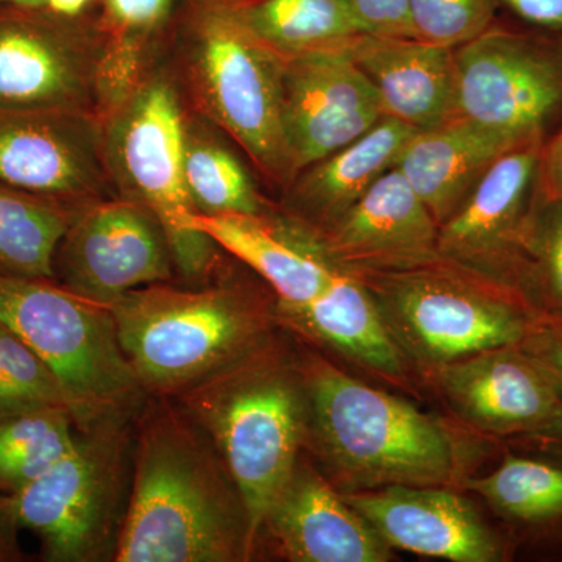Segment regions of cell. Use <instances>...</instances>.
<instances>
[{
    "instance_id": "8992f818",
    "label": "cell",
    "mask_w": 562,
    "mask_h": 562,
    "mask_svg": "<svg viewBox=\"0 0 562 562\" xmlns=\"http://www.w3.org/2000/svg\"><path fill=\"white\" fill-rule=\"evenodd\" d=\"M139 405L92 422L49 471L9 495L18 528L38 538L41 560H113L131 494Z\"/></svg>"
},
{
    "instance_id": "3957f363",
    "label": "cell",
    "mask_w": 562,
    "mask_h": 562,
    "mask_svg": "<svg viewBox=\"0 0 562 562\" xmlns=\"http://www.w3.org/2000/svg\"><path fill=\"white\" fill-rule=\"evenodd\" d=\"M173 401L209 436L238 487L255 554L262 517L305 449L308 397L299 355L272 336Z\"/></svg>"
},
{
    "instance_id": "4dcf8cb0",
    "label": "cell",
    "mask_w": 562,
    "mask_h": 562,
    "mask_svg": "<svg viewBox=\"0 0 562 562\" xmlns=\"http://www.w3.org/2000/svg\"><path fill=\"white\" fill-rule=\"evenodd\" d=\"M501 0H409L416 38L460 47L491 29Z\"/></svg>"
},
{
    "instance_id": "83f0119b",
    "label": "cell",
    "mask_w": 562,
    "mask_h": 562,
    "mask_svg": "<svg viewBox=\"0 0 562 562\" xmlns=\"http://www.w3.org/2000/svg\"><path fill=\"white\" fill-rule=\"evenodd\" d=\"M79 213L0 184V276L55 281V254Z\"/></svg>"
},
{
    "instance_id": "d6a6232c",
    "label": "cell",
    "mask_w": 562,
    "mask_h": 562,
    "mask_svg": "<svg viewBox=\"0 0 562 562\" xmlns=\"http://www.w3.org/2000/svg\"><path fill=\"white\" fill-rule=\"evenodd\" d=\"M549 380L562 402V314L536 312L517 344Z\"/></svg>"
},
{
    "instance_id": "60d3db41",
    "label": "cell",
    "mask_w": 562,
    "mask_h": 562,
    "mask_svg": "<svg viewBox=\"0 0 562 562\" xmlns=\"http://www.w3.org/2000/svg\"><path fill=\"white\" fill-rule=\"evenodd\" d=\"M0 5L25 7V9H47V0H0Z\"/></svg>"
},
{
    "instance_id": "2e32d148",
    "label": "cell",
    "mask_w": 562,
    "mask_h": 562,
    "mask_svg": "<svg viewBox=\"0 0 562 562\" xmlns=\"http://www.w3.org/2000/svg\"><path fill=\"white\" fill-rule=\"evenodd\" d=\"M387 546L453 562H502L509 543L453 486L341 492Z\"/></svg>"
},
{
    "instance_id": "f546056e",
    "label": "cell",
    "mask_w": 562,
    "mask_h": 562,
    "mask_svg": "<svg viewBox=\"0 0 562 562\" xmlns=\"http://www.w3.org/2000/svg\"><path fill=\"white\" fill-rule=\"evenodd\" d=\"M517 291L532 308L562 314V199L541 184L525 233Z\"/></svg>"
},
{
    "instance_id": "f35d334b",
    "label": "cell",
    "mask_w": 562,
    "mask_h": 562,
    "mask_svg": "<svg viewBox=\"0 0 562 562\" xmlns=\"http://www.w3.org/2000/svg\"><path fill=\"white\" fill-rule=\"evenodd\" d=\"M20 531L11 513L9 495L0 494V562L22 560L18 543Z\"/></svg>"
},
{
    "instance_id": "277c9868",
    "label": "cell",
    "mask_w": 562,
    "mask_h": 562,
    "mask_svg": "<svg viewBox=\"0 0 562 562\" xmlns=\"http://www.w3.org/2000/svg\"><path fill=\"white\" fill-rule=\"evenodd\" d=\"M144 394L173 398L257 349L279 324L269 301L235 281L201 290L150 284L110 306Z\"/></svg>"
},
{
    "instance_id": "9c48e42d",
    "label": "cell",
    "mask_w": 562,
    "mask_h": 562,
    "mask_svg": "<svg viewBox=\"0 0 562 562\" xmlns=\"http://www.w3.org/2000/svg\"><path fill=\"white\" fill-rule=\"evenodd\" d=\"M284 58L246 27L235 3L199 22L191 72L203 109L271 180L291 181L281 124Z\"/></svg>"
},
{
    "instance_id": "cb8c5ba5",
    "label": "cell",
    "mask_w": 562,
    "mask_h": 562,
    "mask_svg": "<svg viewBox=\"0 0 562 562\" xmlns=\"http://www.w3.org/2000/svg\"><path fill=\"white\" fill-rule=\"evenodd\" d=\"M283 327L324 344L376 375L403 380L412 369L357 277L342 269L319 297L299 308L276 306Z\"/></svg>"
},
{
    "instance_id": "ab89813d",
    "label": "cell",
    "mask_w": 562,
    "mask_h": 562,
    "mask_svg": "<svg viewBox=\"0 0 562 562\" xmlns=\"http://www.w3.org/2000/svg\"><path fill=\"white\" fill-rule=\"evenodd\" d=\"M18 405H29L27 402L21 401L14 391L11 390L7 380L3 379V373L0 371V406H18ZM35 405V403H32Z\"/></svg>"
},
{
    "instance_id": "7a4b0ae2",
    "label": "cell",
    "mask_w": 562,
    "mask_h": 562,
    "mask_svg": "<svg viewBox=\"0 0 562 562\" xmlns=\"http://www.w3.org/2000/svg\"><path fill=\"white\" fill-rule=\"evenodd\" d=\"M312 450L339 492L461 486L462 452L443 422L353 379L321 355H299Z\"/></svg>"
},
{
    "instance_id": "7c38bea8",
    "label": "cell",
    "mask_w": 562,
    "mask_h": 562,
    "mask_svg": "<svg viewBox=\"0 0 562 562\" xmlns=\"http://www.w3.org/2000/svg\"><path fill=\"white\" fill-rule=\"evenodd\" d=\"M165 228L138 203L98 202L77 214L55 254V281L110 306L124 295L172 279Z\"/></svg>"
},
{
    "instance_id": "484cf974",
    "label": "cell",
    "mask_w": 562,
    "mask_h": 562,
    "mask_svg": "<svg viewBox=\"0 0 562 562\" xmlns=\"http://www.w3.org/2000/svg\"><path fill=\"white\" fill-rule=\"evenodd\" d=\"M235 5L246 27L283 58L349 49L369 35L347 0H249Z\"/></svg>"
},
{
    "instance_id": "44dd1931",
    "label": "cell",
    "mask_w": 562,
    "mask_h": 562,
    "mask_svg": "<svg viewBox=\"0 0 562 562\" xmlns=\"http://www.w3.org/2000/svg\"><path fill=\"white\" fill-rule=\"evenodd\" d=\"M349 54L379 92L386 116L416 131L457 116V47L364 35Z\"/></svg>"
},
{
    "instance_id": "ba28073f",
    "label": "cell",
    "mask_w": 562,
    "mask_h": 562,
    "mask_svg": "<svg viewBox=\"0 0 562 562\" xmlns=\"http://www.w3.org/2000/svg\"><path fill=\"white\" fill-rule=\"evenodd\" d=\"M103 135L106 169L122 199L157 217L184 279H206L217 246L192 224L198 211L184 188V122L172 85L154 79L128 92Z\"/></svg>"
},
{
    "instance_id": "9a60e30c",
    "label": "cell",
    "mask_w": 562,
    "mask_h": 562,
    "mask_svg": "<svg viewBox=\"0 0 562 562\" xmlns=\"http://www.w3.org/2000/svg\"><path fill=\"white\" fill-rule=\"evenodd\" d=\"M57 18L0 5V109L90 113L103 60Z\"/></svg>"
},
{
    "instance_id": "30bf717a",
    "label": "cell",
    "mask_w": 562,
    "mask_h": 562,
    "mask_svg": "<svg viewBox=\"0 0 562 562\" xmlns=\"http://www.w3.org/2000/svg\"><path fill=\"white\" fill-rule=\"evenodd\" d=\"M457 116L546 136L562 116V40L494 24L457 47Z\"/></svg>"
},
{
    "instance_id": "d4e9b609",
    "label": "cell",
    "mask_w": 562,
    "mask_h": 562,
    "mask_svg": "<svg viewBox=\"0 0 562 562\" xmlns=\"http://www.w3.org/2000/svg\"><path fill=\"white\" fill-rule=\"evenodd\" d=\"M525 546L562 557V464L508 453L495 471L462 480Z\"/></svg>"
},
{
    "instance_id": "4fadbf2b",
    "label": "cell",
    "mask_w": 562,
    "mask_h": 562,
    "mask_svg": "<svg viewBox=\"0 0 562 562\" xmlns=\"http://www.w3.org/2000/svg\"><path fill=\"white\" fill-rule=\"evenodd\" d=\"M103 138L91 113L0 109V184L88 209L109 184Z\"/></svg>"
},
{
    "instance_id": "ffe728a7",
    "label": "cell",
    "mask_w": 562,
    "mask_h": 562,
    "mask_svg": "<svg viewBox=\"0 0 562 562\" xmlns=\"http://www.w3.org/2000/svg\"><path fill=\"white\" fill-rule=\"evenodd\" d=\"M192 224L257 273L271 288L279 308L313 302L344 269L316 232L288 214L195 213Z\"/></svg>"
},
{
    "instance_id": "5b68a950",
    "label": "cell",
    "mask_w": 562,
    "mask_h": 562,
    "mask_svg": "<svg viewBox=\"0 0 562 562\" xmlns=\"http://www.w3.org/2000/svg\"><path fill=\"white\" fill-rule=\"evenodd\" d=\"M350 273L371 294L412 368L424 372L517 346L539 312L512 288L442 258L394 271Z\"/></svg>"
},
{
    "instance_id": "5bb4252c",
    "label": "cell",
    "mask_w": 562,
    "mask_h": 562,
    "mask_svg": "<svg viewBox=\"0 0 562 562\" xmlns=\"http://www.w3.org/2000/svg\"><path fill=\"white\" fill-rule=\"evenodd\" d=\"M386 116L349 49L284 58L281 124L291 180L372 131Z\"/></svg>"
},
{
    "instance_id": "4316f807",
    "label": "cell",
    "mask_w": 562,
    "mask_h": 562,
    "mask_svg": "<svg viewBox=\"0 0 562 562\" xmlns=\"http://www.w3.org/2000/svg\"><path fill=\"white\" fill-rule=\"evenodd\" d=\"M79 432L68 409L0 406V494H14L40 479L69 452Z\"/></svg>"
},
{
    "instance_id": "8d00e7d4",
    "label": "cell",
    "mask_w": 562,
    "mask_h": 562,
    "mask_svg": "<svg viewBox=\"0 0 562 562\" xmlns=\"http://www.w3.org/2000/svg\"><path fill=\"white\" fill-rule=\"evenodd\" d=\"M516 441L522 443L525 449L562 464V405L546 424L528 435L519 436Z\"/></svg>"
},
{
    "instance_id": "d6986e66",
    "label": "cell",
    "mask_w": 562,
    "mask_h": 562,
    "mask_svg": "<svg viewBox=\"0 0 562 562\" xmlns=\"http://www.w3.org/2000/svg\"><path fill=\"white\" fill-rule=\"evenodd\" d=\"M438 228L431 211L394 168L317 235L346 271H394L439 260Z\"/></svg>"
},
{
    "instance_id": "8fae6325",
    "label": "cell",
    "mask_w": 562,
    "mask_h": 562,
    "mask_svg": "<svg viewBox=\"0 0 562 562\" xmlns=\"http://www.w3.org/2000/svg\"><path fill=\"white\" fill-rule=\"evenodd\" d=\"M546 140L543 135L520 140L492 162L468 198L439 224L442 260L517 291Z\"/></svg>"
},
{
    "instance_id": "f1b7e54d",
    "label": "cell",
    "mask_w": 562,
    "mask_h": 562,
    "mask_svg": "<svg viewBox=\"0 0 562 562\" xmlns=\"http://www.w3.org/2000/svg\"><path fill=\"white\" fill-rule=\"evenodd\" d=\"M183 181L198 213H266L265 202L238 157L220 140L187 124Z\"/></svg>"
},
{
    "instance_id": "1f68e13d",
    "label": "cell",
    "mask_w": 562,
    "mask_h": 562,
    "mask_svg": "<svg viewBox=\"0 0 562 562\" xmlns=\"http://www.w3.org/2000/svg\"><path fill=\"white\" fill-rule=\"evenodd\" d=\"M0 371L21 401L58 406L72 414L68 395L49 366L3 322H0Z\"/></svg>"
},
{
    "instance_id": "74e56055",
    "label": "cell",
    "mask_w": 562,
    "mask_h": 562,
    "mask_svg": "<svg viewBox=\"0 0 562 562\" xmlns=\"http://www.w3.org/2000/svg\"><path fill=\"white\" fill-rule=\"evenodd\" d=\"M539 184L550 194L562 199V127L552 139L546 140Z\"/></svg>"
},
{
    "instance_id": "52a82bcc",
    "label": "cell",
    "mask_w": 562,
    "mask_h": 562,
    "mask_svg": "<svg viewBox=\"0 0 562 562\" xmlns=\"http://www.w3.org/2000/svg\"><path fill=\"white\" fill-rule=\"evenodd\" d=\"M0 322L49 366L79 430L105 414L139 405L144 391L121 349L109 306L54 280L0 276Z\"/></svg>"
},
{
    "instance_id": "d590c367",
    "label": "cell",
    "mask_w": 562,
    "mask_h": 562,
    "mask_svg": "<svg viewBox=\"0 0 562 562\" xmlns=\"http://www.w3.org/2000/svg\"><path fill=\"white\" fill-rule=\"evenodd\" d=\"M113 20L125 31L144 32L165 18L171 0H106Z\"/></svg>"
},
{
    "instance_id": "603a6c76",
    "label": "cell",
    "mask_w": 562,
    "mask_h": 562,
    "mask_svg": "<svg viewBox=\"0 0 562 562\" xmlns=\"http://www.w3.org/2000/svg\"><path fill=\"white\" fill-rule=\"evenodd\" d=\"M416 132L384 116L361 138L313 162L288 183V216L316 233L327 231L380 177L395 168L403 147Z\"/></svg>"
},
{
    "instance_id": "e575fe53",
    "label": "cell",
    "mask_w": 562,
    "mask_h": 562,
    "mask_svg": "<svg viewBox=\"0 0 562 562\" xmlns=\"http://www.w3.org/2000/svg\"><path fill=\"white\" fill-rule=\"evenodd\" d=\"M501 5L532 32L562 40V0H501Z\"/></svg>"
},
{
    "instance_id": "e0dca14e",
    "label": "cell",
    "mask_w": 562,
    "mask_h": 562,
    "mask_svg": "<svg viewBox=\"0 0 562 562\" xmlns=\"http://www.w3.org/2000/svg\"><path fill=\"white\" fill-rule=\"evenodd\" d=\"M292 562H386L391 547L344 501L324 472L301 457L258 530Z\"/></svg>"
},
{
    "instance_id": "836d02e7",
    "label": "cell",
    "mask_w": 562,
    "mask_h": 562,
    "mask_svg": "<svg viewBox=\"0 0 562 562\" xmlns=\"http://www.w3.org/2000/svg\"><path fill=\"white\" fill-rule=\"evenodd\" d=\"M369 35L416 38L409 0H347Z\"/></svg>"
},
{
    "instance_id": "6da1fadb",
    "label": "cell",
    "mask_w": 562,
    "mask_h": 562,
    "mask_svg": "<svg viewBox=\"0 0 562 562\" xmlns=\"http://www.w3.org/2000/svg\"><path fill=\"white\" fill-rule=\"evenodd\" d=\"M131 494L113 561L254 557L246 505L216 447L169 397L136 414Z\"/></svg>"
},
{
    "instance_id": "7402d4cb",
    "label": "cell",
    "mask_w": 562,
    "mask_h": 562,
    "mask_svg": "<svg viewBox=\"0 0 562 562\" xmlns=\"http://www.w3.org/2000/svg\"><path fill=\"white\" fill-rule=\"evenodd\" d=\"M520 140L524 139L480 122L454 116L436 127L414 133L395 168L438 224H442L468 198L492 162Z\"/></svg>"
},
{
    "instance_id": "ac0fdd59",
    "label": "cell",
    "mask_w": 562,
    "mask_h": 562,
    "mask_svg": "<svg viewBox=\"0 0 562 562\" xmlns=\"http://www.w3.org/2000/svg\"><path fill=\"white\" fill-rule=\"evenodd\" d=\"M447 405L476 430L519 438L562 405L519 346L497 347L425 372Z\"/></svg>"
}]
</instances>
